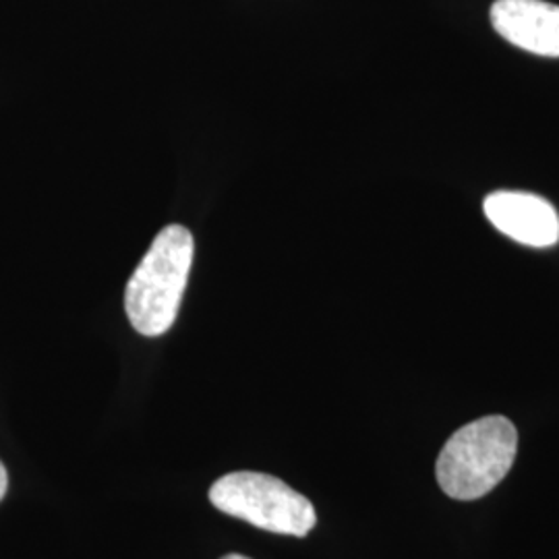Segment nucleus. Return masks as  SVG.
<instances>
[{
    "instance_id": "7ed1b4c3",
    "label": "nucleus",
    "mask_w": 559,
    "mask_h": 559,
    "mask_svg": "<svg viewBox=\"0 0 559 559\" xmlns=\"http://www.w3.org/2000/svg\"><path fill=\"white\" fill-rule=\"evenodd\" d=\"M210 501L224 514L276 535L307 537L318 522L311 501L278 477L263 473L224 475L212 485Z\"/></svg>"
},
{
    "instance_id": "0eeeda50",
    "label": "nucleus",
    "mask_w": 559,
    "mask_h": 559,
    "mask_svg": "<svg viewBox=\"0 0 559 559\" xmlns=\"http://www.w3.org/2000/svg\"><path fill=\"white\" fill-rule=\"evenodd\" d=\"M222 559H249L245 558V556H239V554H230V556H224Z\"/></svg>"
},
{
    "instance_id": "39448f33",
    "label": "nucleus",
    "mask_w": 559,
    "mask_h": 559,
    "mask_svg": "<svg viewBox=\"0 0 559 559\" xmlns=\"http://www.w3.org/2000/svg\"><path fill=\"white\" fill-rule=\"evenodd\" d=\"M491 23L503 40L539 57H559V7L545 0H496Z\"/></svg>"
},
{
    "instance_id": "20e7f679",
    "label": "nucleus",
    "mask_w": 559,
    "mask_h": 559,
    "mask_svg": "<svg viewBox=\"0 0 559 559\" xmlns=\"http://www.w3.org/2000/svg\"><path fill=\"white\" fill-rule=\"evenodd\" d=\"M485 216L501 235L526 247H554L559 240V216L547 200L533 193L498 191L483 203Z\"/></svg>"
},
{
    "instance_id": "f257e3e1",
    "label": "nucleus",
    "mask_w": 559,
    "mask_h": 559,
    "mask_svg": "<svg viewBox=\"0 0 559 559\" xmlns=\"http://www.w3.org/2000/svg\"><path fill=\"white\" fill-rule=\"evenodd\" d=\"M193 255V235L180 224L166 226L152 242L124 290L127 316L141 336H162L177 321Z\"/></svg>"
},
{
    "instance_id": "423d86ee",
    "label": "nucleus",
    "mask_w": 559,
    "mask_h": 559,
    "mask_svg": "<svg viewBox=\"0 0 559 559\" xmlns=\"http://www.w3.org/2000/svg\"><path fill=\"white\" fill-rule=\"evenodd\" d=\"M7 489H9V475H7L4 464L0 462V501L7 496Z\"/></svg>"
},
{
    "instance_id": "f03ea898",
    "label": "nucleus",
    "mask_w": 559,
    "mask_h": 559,
    "mask_svg": "<svg viewBox=\"0 0 559 559\" xmlns=\"http://www.w3.org/2000/svg\"><path fill=\"white\" fill-rule=\"evenodd\" d=\"M519 450L514 423L501 415L473 420L445 441L438 459V483L452 500H479L510 473Z\"/></svg>"
}]
</instances>
